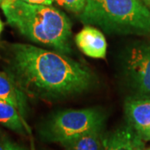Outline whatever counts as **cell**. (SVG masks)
<instances>
[{
  "label": "cell",
  "mask_w": 150,
  "mask_h": 150,
  "mask_svg": "<svg viewBox=\"0 0 150 150\" xmlns=\"http://www.w3.org/2000/svg\"><path fill=\"white\" fill-rule=\"evenodd\" d=\"M140 1H142L144 4H145L146 5H147V4H148V2H149V0H140Z\"/></svg>",
  "instance_id": "cell-16"
},
{
  "label": "cell",
  "mask_w": 150,
  "mask_h": 150,
  "mask_svg": "<svg viewBox=\"0 0 150 150\" xmlns=\"http://www.w3.org/2000/svg\"><path fill=\"white\" fill-rule=\"evenodd\" d=\"M105 115L97 108L70 109L57 112L42 129L46 140L62 144L92 129L103 128Z\"/></svg>",
  "instance_id": "cell-4"
},
{
  "label": "cell",
  "mask_w": 150,
  "mask_h": 150,
  "mask_svg": "<svg viewBox=\"0 0 150 150\" xmlns=\"http://www.w3.org/2000/svg\"><path fill=\"white\" fill-rule=\"evenodd\" d=\"M103 130V128L92 129L65 141L61 145L65 150H103L105 136Z\"/></svg>",
  "instance_id": "cell-9"
},
{
  "label": "cell",
  "mask_w": 150,
  "mask_h": 150,
  "mask_svg": "<svg viewBox=\"0 0 150 150\" xmlns=\"http://www.w3.org/2000/svg\"><path fill=\"white\" fill-rule=\"evenodd\" d=\"M1 8L8 23L30 41L65 55L71 53V22L64 12L23 0L3 1Z\"/></svg>",
  "instance_id": "cell-2"
},
{
  "label": "cell",
  "mask_w": 150,
  "mask_h": 150,
  "mask_svg": "<svg viewBox=\"0 0 150 150\" xmlns=\"http://www.w3.org/2000/svg\"><path fill=\"white\" fill-rule=\"evenodd\" d=\"M147 6L149 8V9H150V0H149V2H148V4H147Z\"/></svg>",
  "instance_id": "cell-18"
},
{
  "label": "cell",
  "mask_w": 150,
  "mask_h": 150,
  "mask_svg": "<svg viewBox=\"0 0 150 150\" xmlns=\"http://www.w3.org/2000/svg\"><path fill=\"white\" fill-rule=\"evenodd\" d=\"M0 150H4V144H0Z\"/></svg>",
  "instance_id": "cell-17"
},
{
  "label": "cell",
  "mask_w": 150,
  "mask_h": 150,
  "mask_svg": "<svg viewBox=\"0 0 150 150\" xmlns=\"http://www.w3.org/2000/svg\"><path fill=\"white\" fill-rule=\"evenodd\" d=\"M0 123L18 134L25 133L24 121L18 110L2 98H0Z\"/></svg>",
  "instance_id": "cell-11"
},
{
  "label": "cell",
  "mask_w": 150,
  "mask_h": 150,
  "mask_svg": "<svg viewBox=\"0 0 150 150\" xmlns=\"http://www.w3.org/2000/svg\"><path fill=\"white\" fill-rule=\"evenodd\" d=\"M126 118L144 141H150V98H129L124 104Z\"/></svg>",
  "instance_id": "cell-6"
},
{
  "label": "cell",
  "mask_w": 150,
  "mask_h": 150,
  "mask_svg": "<svg viewBox=\"0 0 150 150\" xmlns=\"http://www.w3.org/2000/svg\"><path fill=\"white\" fill-rule=\"evenodd\" d=\"M0 98L13 105L24 121L26 114V96L17 88L5 72L0 70Z\"/></svg>",
  "instance_id": "cell-10"
},
{
  "label": "cell",
  "mask_w": 150,
  "mask_h": 150,
  "mask_svg": "<svg viewBox=\"0 0 150 150\" xmlns=\"http://www.w3.org/2000/svg\"><path fill=\"white\" fill-rule=\"evenodd\" d=\"M54 2L67 10L76 13H81L86 4V0H54Z\"/></svg>",
  "instance_id": "cell-12"
},
{
  "label": "cell",
  "mask_w": 150,
  "mask_h": 150,
  "mask_svg": "<svg viewBox=\"0 0 150 150\" xmlns=\"http://www.w3.org/2000/svg\"><path fill=\"white\" fill-rule=\"evenodd\" d=\"M3 28H4V25H3V23L1 21V19H0V34H1V32L3 30Z\"/></svg>",
  "instance_id": "cell-15"
},
{
  "label": "cell",
  "mask_w": 150,
  "mask_h": 150,
  "mask_svg": "<svg viewBox=\"0 0 150 150\" xmlns=\"http://www.w3.org/2000/svg\"><path fill=\"white\" fill-rule=\"evenodd\" d=\"M3 144H4V150H26L21 146L13 143L9 140H4Z\"/></svg>",
  "instance_id": "cell-13"
},
{
  "label": "cell",
  "mask_w": 150,
  "mask_h": 150,
  "mask_svg": "<svg viewBox=\"0 0 150 150\" xmlns=\"http://www.w3.org/2000/svg\"><path fill=\"white\" fill-rule=\"evenodd\" d=\"M3 50L4 72L25 96L61 99L93 85L90 70L57 51L27 43H8Z\"/></svg>",
  "instance_id": "cell-1"
},
{
  "label": "cell",
  "mask_w": 150,
  "mask_h": 150,
  "mask_svg": "<svg viewBox=\"0 0 150 150\" xmlns=\"http://www.w3.org/2000/svg\"><path fill=\"white\" fill-rule=\"evenodd\" d=\"M28 4H40V5H52L54 0H23Z\"/></svg>",
  "instance_id": "cell-14"
},
{
  "label": "cell",
  "mask_w": 150,
  "mask_h": 150,
  "mask_svg": "<svg viewBox=\"0 0 150 150\" xmlns=\"http://www.w3.org/2000/svg\"><path fill=\"white\" fill-rule=\"evenodd\" d=\"M79 18L111 33H150V10L140 0H86Z\"/></svg>",
  "instance_id": "cell-3"
},
{
  "label": "cell",
  "mask_w": 150,
  "mask_h": 150,
  "mask_svg": "<svg viewBox=\"0 0 150 150\" xmlns=\"http://www.w3.org/2000/svg\"><path fill=\"white\" fill-rule=\"evenodd\" d=\"M2 1H6V0H2Z\"/></svg>",
  "instance_id": "cell-20"
},
{
  "label": "cell",
  "mask_w": 150,
  "mask_h": 150,
  "mask_svg": "<svg viewBox=\"0 0 150 150\" xmlns=\"http://www.w3.org/2000/svg\"><path fill=\"white\" fill-rule=\"evenodd\" d=\"M148 150H150V149H148Z\"/></svg>",
  "instance_id": "cell-21"
},
{
  "label": "cell",
  "mask_w": 150,
  "mask_h": 150,
  "mask_svg": "<svg viewBox=\"0 0 150 150\" xmlns=\"http://www.w3.org/2000/svg\"><path fill=\"white\" fill-rule=\"evenodd\" d=\"M75 43L83 54L93 59H105L107 42L101 31L86 25L75 37Z\"/></svg>",
  "instance_id": "cell-7"
},
{
  "label": "cell",
  "mask_w": 150,
  "mask_h": 150,
  "mask_svg": "<svg viewBox=\"0 0 150 150\" xmlns=\"http://www.w3.org/2000/svg\"><path fill=\"white\" fill-rule=\"evenodd\" d=\"M144 141L127 124L104 136L103 150H144Z\"/></svg>",
  "instance_id": "cell-8"
},
{
  "label": "cell",
  "mask_w": 150,
  "mask_h": 150,
  "mask_svg": "<svg viewBox=\"0 0 150 150\" xmlns=\"http://www.w3.org/2000/svg\"><path fill=\"white\" fill-rule=\"evenodd\" d=\"M2 2H3V1H2V0H0V5H1V4H2Z\"/></svg>",
  "instance_id": "cell-19"
},
{
  "label": "cell",
  "mask_w": 150,
  "mask_h": 150,
  "mask_svg": "<svg viewBox=\"0 0 150 150\" xmlns=\"http://www.w3.org/2000/svg\"><path fill=\"white\" fill-rule=\"evenodd\" d=\"M123 69L134 98H150V44L139 43L128 48Z\"/></svg>",
  "instance_id": "cell-5"
}]
</instances>
